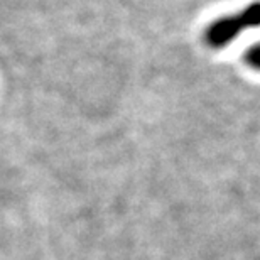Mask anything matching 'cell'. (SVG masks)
<instances>
[{
	"label": "cell",
	"mask_w": 260,
	"mask_h": 260,
	"mask_svg": "<svg viewBox=\"0 0 260 260\" xmlns=\"http://www.w3.org/2000/svg\"><path fill=\"white\" fill-rule=\"evenodd\" d=\"M250 27H260V2H253L240 12L211 22L205 30V43L210 48H225Z\"/></svg>",
	"instance_id": "cell-1"
},
{
	"label": "cell",
	"mask_w": 260,
	"mask_h": 260,
	"mask_svg": "<svg viewBox=\"0 0 260 260\" xmlns=\"http://www.w3.org/2000/svg\"><path fill=\"white\" fill-rule=\"evenodd\" d=\"M243 61H245V64L250 66L252 70L260 71V43L250 46V48L245 51Z\"/></svg>",
	"instance_id": "cell-2"
}]
</instances>
